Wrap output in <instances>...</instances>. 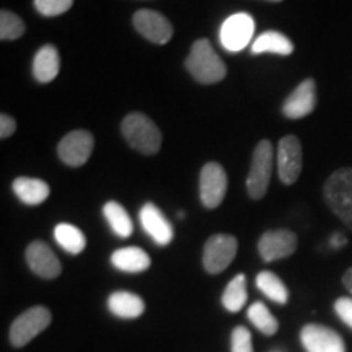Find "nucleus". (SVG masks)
Instances as JSON below:
<instances>
[{"instance_id": "31", "label": "nucleus", "mask_w": 352, "mask_h": 352, "mask_svg": "<svg viewBox=\"0 0 352 352\" xmlns=\"http://www.w3.org/2000/svg\"><path fill=\"white\" fill-rule=\"evenodd\" d=\"M15 131H16L15 120H13L12 116H8V114L2 113V116H0V138L8 139L10 135H13V132Z\"/></svg>"}, {"instance_id": "15", "label": "nucleus", "mask_w": 352, "mask_h": 352, "mask_svg": "<svg viewBox=\"0 0 352 352\" xmlns=\"http://www.w3.org/2000/svg\"><path fill=\"white\" fill-rule=\"evenodd\" d=\"M316 108V82L307 78L298 83L296 90L285 98L283 104V114L289 120H302L314 113Z\"/></svg>"}, {"instance_id": "8", "label": "nucleus", "mask_w": 352, "mask_h": 352, "mask_svg": "<svg viewBox=\"0 0 352 352\" xmlns=\"http://www.w3.org/2000/svg\"><path fill=\"white\" fill-rule=\"evenodd\" d=\"M303 153L302 144L297 135H285L279 140L277 147V173L279 179L284 184L297 183L298 176L302 173Z\"/></svg>"}, {"instance_id": "24", "label": "nucleus", "mask_w": 352, "mask_h": 352, "mask_svg": "<svg viewBox=\"0 0 352 352\" xmlns=\"http://www.w3.org/2000/svg\"><path fill=\"white\" fill-rule=\"evenodd\" d=\"M256 287L266 296L270 300L285 305L289 300V290L285 284L271 271H261L256 276Z\"/></svg>"}, {"instance_id": "9", "label": "nucleus", "mask_w": 352, "mask_h": 352, "mask_svg": "<svg viewBox=\"0 0 352 352\" xmlns=\"http://www.w3.org/2000/svg\"><path fill=\"white\" fill-rule=\"evenodd\" d=\"M297 235L287 228H276L267 230L261 235L258 241V253L263 261L272 263L277 259L289 258L297 252Z\"/></svg>"}, {"instance_id": "1", "label": "nucleus", "mask_w": 352, "mask_h": 352, "mask_svg": "<svg viewBox=\"0 0 352 352\" xmlns=\"http://www.w3.org/2000/svg\"><path fill=\"white\" fill-rule=\"evenodd\" d=\"M184 65H186L191 77L196 82L202 83V85H212V83L223 80L227 76L226 64L220 59L217 52L214 51L209 39L206 38L197 39L192 44Z\"/></svg>"}, {"instance_id": "3", "label": "nucleus", "mask_w": 352, "mask_h": 352, "mask_svg": "<svg viewBox=\"0 0 352 352\" xmlns=\"http://www.w3.org/2000/svg\"><path fill=\"white\" fill-rule=\"evenodd\" d=\"M323 197L331 212L352 230V168H340L329 175L323 186Z\"/></svg>"}, {"instance_id": "22", "label": "nucleus", "mask_w": 352, "mask_h": 352, "mask_svg": "<svg viewBox=\"0 0 352 352\" xmlns=\"http://www.w3.org/2000/svg\"><path fill=\"white\" fill-rule=\"evenodd\" d=\"M54 239L57 245L70 254H80L87 248V236L80 228L72 223H59L54 228Z\"/></svg>"}, {"instance_id": "10", "label": "nucleus", "mask_w": 352, "mask_h": 352, "mask_svg": "<svg viewBox=\"0 0 352 352\" xmlns=\"http://www.w3.org/2000/svg\"><path fill=\"white\" fill-rule=\"evenodd\" d=\"M254 34V20L250 13H235L223 21L220 28V43L227 51L245 50Z\"/></svg>"}, {"instance_id": "5", "label": "nucleus", "mask_w": 352, "mask_h": 352, "mask_svg": "<svg viewBox=\"0 0 352 352\" xmlns=\"http://www.w3.org/2000/svg\"><path fill=\"white\" fill-rule=\"evenodd\" d=\"M51 320L52 315L50 308L41 305L28 308V310L13 320L10 333H8L12 346L23 347L28 342H32L39 333H43L44 329L50 327Z\"/></svg>"}, {"instance_id": "16", "label": "nucleus", "mask_w": 352, "mask_h": 352, "mask_svg": "<svg viewBox=\"0 0 352 352\" xmlns=\"http://www.w3.org/2000/svg\"><path fill=\"white\" fill-rule=\"evenodd\" d=\"M140 226L157 245L166 246L173 240V227L165 217L164 212L157 208L153 202H147L142 206L139 212Z\"/></svg>"}, {"instance_id": "29", "label": "nucleus", "mask_w": 352, "mask_h": 352, "mask_svg": "<svg viewBox=\"0 0 352 352\" xmlns=\"http://www.w3.org/2000/svg\"><path fill=\"white\" fill-rule=\"evenodd\" d=\"M230 349L232 352H253V342H252V333L248 328L236 327L232 331L230 340Z\"/></svg>"}, {"instance_id": "26", "label": "nucleus", "mask_w": 352, "mask_h": 352, "mask_svg": "<svg viewBox=\"0 0 352 352\" xmlns=\"http://www.w3.org/2000/svg\"><path fill=\"white\" fill-rule=\"evenodd\" d=\"M248 320L266 336H272L279 329V321L276 320V316L271 314L270 308L264 305L263 302H254L248 308Z\"/></svg>"}, {"instance_id": "12", "label": "nucleus", "mask_w": 352, "mask_h": 352, "mask_svg": "<svg viewBox=\"0 0 352 352\" xmlns=\"http://www.w3.org/2000/svg\"><path fill=\"white\" fill-rule=\"evenodd\" d=\"M132 25L142 36L153 44H166L173 38V25L160 12L142 8L132 16Z\"/></svg>"}, {"instance_id": "13", "label": "nucleus", "mask_w": 352, "mask_h": 352, "mask_svg": "<svg viewBox=\"0 0 352 352\" xmlns=\"http://www.w3.org/2000/svg\"><path fill=\"white\" fill-rule=\"evenodd\" d=\"M300 341L307 352H346L341 334L324 324H305L300 331Z\"/></svg>"}, {"instance_id": "27", "label": "nucleus", "mask_w": 352, "mask_h": 352, "mask_svg": "<svg viewBox=\"0 0 352 352\" xmlns=\"http://www.w3.org/2000/svg\"><path fill=\"white\" fill-rule=\"evenodd\" d=\"M25 21L16 13L10 10L0 12V39L2 41H13L25 34Z\"/></svg>"}, {"instance_id": "23", "label": "nucleus", "mask_w": 352, "mask_h": 352, "mask_svg": "<svg viewBox=\"0 0 352 352\" xmlns=\"http://www.w3.org/2000/svg\"><path fill=\"white\" fill-rule=\"evenodd\" d=\"M103 215L107 219V222L111 227V230L116 233L121 239H129L134 230V223L127 214V210L122 208L120 202L116 201H108L103 206Z\"/></svg>"}, {"instance_id": "32", "label": "nucleus", "mask_w": 352, "mask_h": 352, "mask_svg": "<svg viewBox=\"0 0 352 352\" xmlns=\"http://www.w3.org/2000/svg\"><path fill=\"white\" fill-rule=\"evenodd\" d=\"M329 243H331L333 248H341V246H344L347 243V239L344 235H341V233H334L331 240H329Z\"/></svg>"}, {"instance_id": "30", "label": "nucleus", "mask_w": 352, "mask_h": 352, "mask_svg": "<svg viewBox=\"0 0 352 352\" xmlns=\"http://www.w3.org/2000/svg\"><path fill=\"white\" fill-rule=\"evenodd\" d=\"M334 311L340 318L344 321L352 329V298L351 297H340L334 302Z\"/></svg>"}, {"instance_id": "21", "label": "nucleus", "mask_w": 352, "mask_h": 352, "mask_svg": "<svg viewBox=\"0 0 352 352\" xmlns=\"http://www.w3.org/2000/svg\"><path fill=\"white\" fill-rule=\"evenodd\" d=\"M253 54H264V52H271V54L279 56H290L294 52V43L285 36L284 33L279 32H264L263 34L254 39L252 46Z\"/></svg>"}, {"instance_id": "2", "label": "nucleus", "mask_w": 352, "mask_h": 352, "mask_svg": "<svg viewBox=\"0 0 352 352\" xmlns=\"http://www.w3.org/2000/svg\"><path fill=\"white\" fill-rule=\"evenodd\" d=\"M126 142L142 155H155L162 147V132L144 113H129L121 122Z\"/></svg>"}, {"instance_id": "11", "label": "nucleus", "mask_w": 352, "mask_h": 352, "mask_svg": "<svg viewBox=\"0 0 352 352\" xmlns=\"http://www.w3.org/2000/svg\"><path fill=\"white\" fill-rule=\"evenodd\" d=\"M95 147L94 134L88 131L77 129L65 134L57 147L59 158L69 166H82L90 158Z\"/></svg>"}, {"instance_id": "7", "label": "nucleus", "mask_w": 352, "mask_h": 352, "mask_svg": "<svg viewBox=\"0 0 352 352\" xmlns=\"http://www.w3.org/2000/svg\"><path fill=\"white\" fill-rule=\"evenodd\" d=\"M228 178L223 166L217 162H209L202 166L199 178V196L204 208L215 209L226 199Z\"/></svg>"}, {"instance_id": "17", "label": "nucleus", "mask_w": 352, "mask_h": 352, "mask_svg": "<svg viewBox=\"0 0 352 352\" xmlns=\"http://www.w3.org/2000/svg\"><path fill=\"white\" fill-rule=\"evenodd\" d=\"M13 192L26 206H39L50 197V184L43 179L30 178V176H20L15 178L12 184Z\"/></svg>"}, {"instance_id": "20", "label": "nucleus", "mask_w": 352, "mask_h": 352, "mask_svg": "<svg viewBox=\"0 0 352 352\" xmlns=\"http://www.w3.org/2000/svg\"><path fill=\"white\" fill-rule=\"evenodd\" d=\"M109 311L118 318H139L145 311V303L142 297L138 294L126 292V290H118L108 297Z\"/></svg>"}, {"instance_id": "4", "label": "nucleus", "mask_w": 352, "mask_h": 352, "mask_svg": "<svg viewBox=\"0 0 352 352\" xmlns=\"http://www.w3.org/2000/svg\"><path fill=\"white\" fill-rule=\"evenodd\" d=\"M272 162H274V152H272L271 140L263 139L254 148L252 157V166H250L248 178H246V191L252 199H263L271 183Z\"/></svg>"}, {"instance_id": "19", "label": "nucleus", "mask_w": 352, "mask_h": 352, "mask_svg": "<svg viewBox=\"0 0 352 352\" xmlns=\"http://www.w3.org/2000/svg\"><path fill=\"white\" fill-rule=\"evenodd\" d=\"M111 264L116 270L122 272H131V274H138L144 272L151 267L152 259L142 248L138 246H126V248L116 250L111 254Z\"/></svg>"}, {"instance_id": "6", "label": "nucleus", "mask_w": 352, "mask_h": 352, "mask_svg": "<svg viewBox=\"0 0 352 352\" xmlns=\"http://www.w3.org/2000/svg\"><path fill=\"white\" fill-rule=\"evenodd\" d=\"M239 250V241L233 235L215 233L206 241L202 252V266L209 274H220L233 263Z\"/></svg>"}, {"instance_id": "28", "label": "nucleus", "mask_w": 352, "mask_h": 352, "mask_svg": "<svg viewBox=\"0 0 352 352\" xmlns=\"http://www.w3.org/2000/svg\"><path fill=\"white\" fill-rule=\"evenodd\" d=\"M74 6V0H34V8L43 16H59L69 12Z\"/></svg>"}, {"instance_id": "34", "label": "nucleus", "mask_w": 352, "mask_h": 352, "mask_svg": "<svg viewBox=\"0 0 352 352\" xmlns=\"http://www.w3.org/2000/svg\"><path fill=\"white\" fill-rule=\"evenodd\" d=\"M267 2H274V3H277V2H283V0H267Z\"/></svg>"}, {"instance_id": "18", "label": "nucleus", "mask_w": 352, "mask_h": 352, "mask_svg": "<svg viewBox=\"0 0 352 352\" xmlns=\"http://www.w3.org/2000/svg\"><path fill=\"white\" fill-rule=\"evenodd\" d=\"M60 70L59 52L52 44L39 47L33 59V76L39 83H50L54 80Z\"/></svg>"}, {"instance_id": "33", "label": "nucleus", "mask_w": 352, "mask_h": 352, "mask_svg": "<svg viewBox=\"0 0 352 352\" xmlns=\"http://www.w3.org/2000/svg\"><path fill=\"white\" fill-rule=\"evenodd\" d=\"M342 285L352 294V267H349V270L344 272V276H342Z\"/></svg>"}, {"instance_id": "14", "label": "nucleus", "mask_w": 352, "mask_h": 352, "mask_svg": "<svg viewBox=\"0 0 352 352\" xmlns=\"http://www.w3.org/2000/svg\"><path fill=\"white\" fill-rule=\"evenodd\" d=\"M25 259L28 267L41 279H56L63 272V266L54 252L41 240L32 241L25 252Z\"/></svg>"}, {"instance_id": "25", "label": "nucleus", "mask_w": 352, "mask_h": 352, "mask_svg": "<svg viewBox=\"0 0 352 352\" xmlns=\"http://www.w3.org/2000/svg\"><path fill=\"white\" fill-rule=\"evenodd\" d=\"M248 292H246V277L245 274L235 276L230 283L227 284L222 294V305L230 314H236L245 307Z\"/></svg>"}]
</instances>
